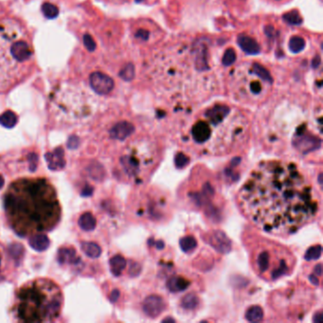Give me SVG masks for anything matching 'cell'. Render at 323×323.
Returning <instances> with one entry per match:
<instances>
[{"mask_svg": "<svg viewBox=\"0 0 323 323\" xmlns=\"http://www.w3.org/2000/svg\"><path fill=\"white\" fill-rule=\"evenodd\" d=\"M43 11L47 17H55L58 13V10L51 4H45L43 6Z\"/></svg>", "mask_w": 323, "mask_h": 323, "instance_id": "ffe728a7", "label": "cell"}, {"mask_svg": "<svg viewBox=\"0 0 323 323\" xmlns=\"http://www.w3.org/2000/svg\"><path fill=\"white\" fill-rule=\"evenodd\" d=\"M7 222L20 237H31L55 228L62 216L56 189L48 178L25 176L12 181L3 196Z\"/></svg>", "mask_w": 323, "mask_h": 323, "instance_id": "7a4b0ae2", "label": "cell"}, {"mask_svg": "<svg viewBox=\"0 0 323 323\" xmlns=\"http://www.w3.org/2000/svg\"><path fill=\"white\" fill-rule=\"evenodd\" d=\"M180 245L184 251H191L196 248V241L194 237H185L180 241Z\"/></svg>", "mask_w": 323, "mask_h": 323, "instance_id": "d6986e66", "label": "cell"}, {"mask_svg": "<svg viewBox=\"0 0 323 323\" xmlns=\"http://www.w3.org/2000/svg\"><path fill=\"white\" fill-rule=\"evenodd\" d=\"M103 2H107V3H109V4H114V5H120V4H124V3H127L130 0H101ZM141 1V0H139Z\"/></svg>", "mask_w": 323, "mask_h": 323, "instance_id": "7402d4cb", "label": "cell"}, {"mask_svg": "<svg viewBox=\"0 0 323 323\" xmlns=\"http://www.w3.org/2000/svg\"><path fill=\"white\" fill-rule=\"evenodd\" d=\"M164 301L161 298L151 296L144 302L143 309L148 316L156 317L164 310Z\"/></svg>", "mask_w": 323, "mask_h": 323, "instance_id": "9c48e42d", "label": "cell"}, {"mask_svg": "<svg viewBox=\"0 0 323 323\" xmlns=\"http://www.w3.org/2000/svg\"><path fill=\"white\" fill-rule=\"evenodd\" d=\"M110 264H111L112 272L115 275H119L121 273V271L123 270V268L125 267V261L120 256H115L111 260Z\"/></svg>", "mask_w": 323, "mask_h": 323, "instance_id": "2e32d148", "label": "cell"}, {"mask_svg": "<svg viewBox=\"0 0 323 323\" xmlns=\"http://www.w3.org/2000/svg\"><path fill=\"white\" fill-rule=\"evenodd\" d=\"M16 122H17V117L11 111H7L0 116V124H2L5 127H13L16 124Z\"/></svg>", "mask_w": 323, "mask_h": 323, "instance_id": "5bb4252c", "label": "cell"}, {"mask_svg": "<svg viewBox=\"0 0 323 323\" xmlns=\"http://www.w3.org/2000/svg\"><path fill=\"white\" fill-rule=\"evenodd\" d=\"M35 68V50L29 28L17 17H0V94L29 78Z\"/></svg>", "mask_w": 323, "mask_h": 323, "instance_id": "3957f363", "label": "cell"}, {"mask_svg": "<svg viewBox=\"0 0 323 323\" xmlns=\"http://www.w3.org/2000/svg\"><path fill=\"white\" fill-rule=\"evenodd\" d=\"M134 131V127L127 121H119L111 129L112 137L123 139Z\"/></svg>", "mask_w": 323, "mask_h": 323, "instance_id": "30bf717a", "label": "cell"}, {"mask_svg": "<svg viewBox=\"0 0 323 323\" xmlns=\"http://www.w3.org/2000/svg\"><path fill=\"white\" fill-rule=\"evenodd\" d=\"M231 77V89L243 101L263 98L271 86L269 73L258 64H243L235 69Z\"/></svg>", "mask_w": 323, "mask_h": 323, "instance_id": "8992f818", "label": "cell"}, {"mask_svg": "<svg viewBox=\"0 0 323 323\" xmlns=\"http://www.w3.org/2000/svg\"><path fill=\"white\" fill-rule=\"evenodd\" d=\"M29 245L31 247H33L36 250L43 251L47 249L49 245V237L45 233H40V234L33 235L29 237Z\"/></svg>", "mask_w": 323, "mask_h": 323, "instance_id": "8fae6325", "label": "cell"}, {"mask_svg": "<svg viewBox=\"0 0 323 323\" xmlns=\"http://www.w3.org/2000/svg\"><path fill=\"white\" fill-rule=\"evenodd\" d=\"M266 1H268L271 4H275V5H282V4H284V3L289 2L290 0H266Z\"/></svg>", "mask_w": 323, "mask_h": 323, "instance_id": "603a6c76", "label": "cell"}, {"mask_svg": "<svg viewBox=\"0 0 323 323\" xmlns=\"http://www.w3.org/2000/svg\"><path fill=\"white\" fill-rule=\"evenodd\" d=\"M49 109L59 120L75 122L90 114L91 96L85 86L77 82L64 81L51 91Z\"/></svg>", "mask_w": 323, "mask_h": 323, "instance_id": "5b68a950", "label": "cell"}, {"mask_svg": "<svg viewBox=\"0 0 323 323\" xmlns=\"http://www.w3.org/2000/svg\"><path fill=\"white\" fill-rule=\"evenodd\" d=\"M79 225L84 230H92L96 225V219L90 213H86L79 220Z\"/></svg>", "mask_w": 323, "mask_h": 323, "instance_id": "7c38bea8", "label": "cell"}, {"mask_svg": "<svg viewBox=\"0 0 323 323\" xmlns=\"http://www.w3.org/2000/svg\"><path fill=\"white\" fill-rule=\"evenodd\" d=\"M293 264L291 254L286 249L278 248V245H264L255 252L256 271L269 280H275L287 274L291 271Z\"/></svg>", "mask_w": 323, "mask_h": 323, "instance_id": "52a82bcc", "label": "cell"}, {"mask_svg": "<svg viewBox=\"0 0 323 323\" xmlns=\"http://www.w3.org/2000/svg\"><path fill=\"white\" fill-rule=\"evenodd\" d=\"M83 250L86 252V254H88V256L93 258L99 257L102 252L100 246L94 243H85L83 245Z\"/></svg>", "mask_w": 323, "mask_h": 323, "instance_id": "e0dca14e", "label": "cell"}, {"mask_svg": "<svg viewBox=\"0 0 323 323\" xmlns=\"http://www.w3.org/2000/svg\"><path fill=\"white\" fill-rule=\"evenodd\" d=\"M187 284L188 283L186 280L182 278H172L168 283V287L173 292H178L186 289L188 286Z\"/></svg>", "mask_w": 323, "mask_h": 323, "instance_id": "9a60e30c", "label": "cell"}, {"mask_svg": "<svg viewBox=\"0 0 323 323\" xmlns=\"http://www.w3.org/2000/svg\"><path fill=\"white\" fill-rule=\"evenodd\" d=\"M2 262H3V253H2V249L0 248V268L2 265Z\"/></svg>", "mask_w": 323, "mask_h": 323, "instance_id": "cb8c5ba5", "label": "cell"}, {"mask_svg": "<svg viewBox=\"0 0 323 323\" xmlns=\"http://www.w3.org/2000/svg\"><path fill=\"white\" fill-rule=\"evenodd\" d=\"M264 317V312L262 310L261 307L259 306H252L250 307L245 314V318L248 322L251 323H256V322H260L263 320Z\"/></svg>", "mask_w": 323, "mask_h": 323, "instance_id": "4fadbf2b", "label": "cell"}, {"mask_svg": "<svg viewBox=\"0 0 323 323\" xmlns=\"http://www.w3.org/2000/svg\"><path fill=\"white\" fill-rule=\"evenodd\" d=\"M64 294L50 279L37 278L22 284L14 294L10 313L15 322L53 323L63 310Z\"/></svg>", "mask_w": 323, "mask_h": 323, "instance_id": "277c9868", "label": "cell"}, {"mask_svg": "<svg viewBox=\"0 0 323 323\" xmlns=\"http://www.w3.org/2000/svg\"><path fill=\"white\" fill-rule=\"evenodd\" d=\"M246 217L272 234L293 233L318 212L313 189L293 163L268 160L251 172L239 192Z\"/></svg>", "mask_w": 323, "mask_h": 323, "instance_id": "6da1fadb", "label": "cell"}, {"mask_svg": "<svg viewBox=\"0 0 323 323\" xmlns=\"http://www.w3.org/2000/svg\"><path fill=\"white\" fill-rule=\"evenodd\" d=\"M198 303H199V300L197 299L196 295L189 294V295H187L186 297L183 299L182 305L186 309H195L196 306H197Z\"/></svg>", "mask_w": 323, "mask_h": 323, "instance_id": "ac0fdd59", "label": "cell"}, {"mask_svg": "<svg viewBox=\"0 0 323 323\" xmlns=\"http://www.w3.org/2000/svg\"><path fill=\"white\" fill-rule=\"evenodd\" d=\"M89 84L95 92L101 94H108L114 88V82L111 77L101 71H94L91 73Z\"/></svg>", "mask_w": 323, "mask_h": 323, "instance_id": "ba28073f", "label": "cell"}, {"mask_svg": "<svg viewBox=\"0 0 323 323\" xmlns=\"http://www.w3.org/2000/svg\"><path fill=\"white\" fill-rule=\"evenodd\" d=\"M322 253V248L321 246H317V247H312L310 248L307 253H306V259L308 260H313V259H318L320 257V255Z\"/></svg>", "mask_w": 323, "mask_h": 323, "instance_id": "44dd1931", "label": "cell"}, {"mask_svg": "<svg viewBox=\"0 0 323 323\" xmlns=\"http://www.w3.org/2000/svg\"><path fill=\"white\" fill-rule=\"evenodd\" d=\"M3 185H4V178L0 175V189L3 187Z\"/></svg>", "mask_w": 323, "mask_h": 323, "instance_id": "d4e9b609", "label": "cell"}]
</instances>
